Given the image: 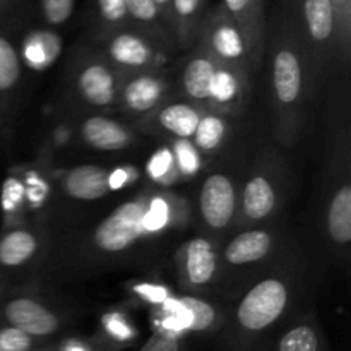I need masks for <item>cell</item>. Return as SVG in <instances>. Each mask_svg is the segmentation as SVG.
I'll use <instances>...</instances> for the list:
<instances>
[{
  "mask_svg": "<svg viewBox=\"0 0 351 351\" xmlns=\"http://www.w3.org/2000/svg\"><path fill=\"white\" fill-rule=\"evenodd\" d=\"M125 7L130 27L158 45H168L173 41L170 26L154 0H125Z\"/></svg>",
  "mask_w": 351,
  "mask_h": 351,
  "instance_id": "44dd1931",
  "label": "cell"
},
{
  "mask_svg": "<svg viewBox=\"0 0 351 351\" xmlns=\"http://www.w3.org/2000/svg\"><path fill=\"white\" fill-rule=\"evenodd\" d=\"M219 62L197 45L182 67V88L195 101H211L213 86L218 74Z\"/></svg>",
  "mask_w": 351,
  "mask_h": 351,
  "instance_id": "9a60e30c",
  "label": "cell"
},
{
  "mask_svg": "<svg viewBox=\"0 0 351 351\" xmlns=\"http://www.w3.org/2000/svg\"><path fill=\"white\" fill-rule=\"evenodd\" d=\"M177 302L187 315V332L216 335L221 329L226 314H223L218 305L194 295H185Z\"/></svg>",
  "mask_w": 351,
  "mask_h": 351,
  "instance_id": "7402d4cb",
  "label": "cell"
},
{
  "mask_svg": "<svg viewBox=\"0 0 351 351\" xmlns=\"http://www.w3.org/2000/svg\"><path fill=\"white\" fill-rule=\"evenodd\" d=\"M331 5L335 9L336 23H338L339 43H341L343 53L348 55L351 36V0H331Z\"/></svg>",
  "mask_w": 351,
  "mask_h": 351,
  "instance_id": "d6a6232c",
  "label": "cell"
},
{
  "mask_svg": "<svg viewBox=\"0 0 351 351\" xmlns=\"http://www.w3.org/2000/svg\"><path fill=\"white\" fill-rule=\"evenodd\" d=\"M293 266H278L257 278L225 317L219 351H266L281 329L295 319L304 281Z\"/></svg>",
  "mask_w": 351,
  "mask_h": 351,
  "instance_id": "6da1fadb",
  "label": "cell"
},
{
  "mask_svg": "<svg viewBox=\"0 0 351 351\" xmlns=\"http://www.w3.org/2000/svg\"><path fill=\"white\" fill-rule=\"evenodd\" d=\"M242 75L239 72L232 71V69L219 65L218 74H216L215 86H213V101L219 103V105H228L230 101L237 98L240 88H242Z\"/></svg>",
  "mask_w": 351,
  "mask_h": 351,
  "instance_id": "f1b7e54d",
  "label": "cell"
},
{
  "mask_svg": "<svg viewBox=\"0 0 351 351\" xmlns=\"http://www.w3.org/2000/svg\"><path fill=\"white\" fill-rule=\"evenodd\" d=\"M221 5L242 34L250 69H259L266 51L264 0H223Z\"/></svg>",
  "mask_w": 351,
  "mask_h": 351,
  "instance_id": "8fae6325",
  "label": "cell"
},
{
  "mask_svg": "<svg viewBox=\"0 0 351 351\" xmlns=\"http://www.w3.org/2000/svg\"><path fill=\"white\" fill-rule=\"evenodd\" d=\"M127 180H129V175H127L125 170L110 171V191H117V189L123 187Z\"/></svg>",
  "mask_w": 351,
  "mask_h": 351,
  "instance_id": "ab89813d",
  "label": "cell"
},
{
  "mask_svg": "<svg viewBox=\"0 0 351 351\" xmlns=\"http://www.w3.org/2000/svg\"><path fill=\"white\" fill-rule=\"evenodd\" d=\"M9 2H10V0H0V10H2L3 7L9 5Z\"/></svg>",
  "mask_w": 351,
  "mask_h": 351,
  "instance_id": "b9f144b4",
  "label": "cell"
},
{
  "mask_svg": "<svg viewBox=\"0 0 351 351\" xmlns=\"http://www.w3.org/2000/svg\"><path fill=\"white\" fill-rule=\"evenodd\" d=\"M58 351H98L93 348L89 343L81 341V339H69V341L62 343Z\"/></svg>",
  "mask_w": 351,
  "mask_h": 351,
  "instance_id": "f35d334b",
  "label": "cell"
},
{
  "mask_svg": "<svg viewBox=\"0 0 351 351\" xmlns=\"http://www.w3.org/2000/svg\"><path fill=\"white\" fill-rule=\"evenodd\" d=\"M239 192L235 182L228 173L213 171L199 189V218L211 233L225 232L237 218Z\"/></svg>",
  "mask_w": 351,
  "mask_h": 351,
  "instance_id": "52a82bcc",
  "label": "cell"
},
{
  "mask_svg": "<svg viewBox=\"0 0 351 351\" xmlns=\"http://www.w3.org/2000/svg\"><path fill=\"white\" fill-rule=\"evenodd\" d=\"M95 16L101 36L130 27L125 0H95Z\"/></svg>",
  "mask_w": 351,
  "mask_h": 351,
  "instance_id": "83f0119b",
  "label": "cell"
},
{
  "mask_svg": "<svg viewBox=\"0 0 351 351\" xmlns=\"http://www.w3.org/2000/svg\"><path fill=\"white\" fill-rule=\"evenodd\" d=\"M201 119L202 112L191 103H168L156 113L154 123L177 139L189 141L194 137Z\"/></svg>",
  "mask_w": 351,
  "mask_h": 351,
  "instance_id": "603a6c76",
  "label": "cell"
},
{
  "mask_svg": "<svg viewBox=\"0 0 351 351\" xmlns=\"http://www.w3.org/2000/svg\"><path fill=\"white\" fill-rule=\"evenodd\" d=\"M62 192L75 201H98L110 192V171L98 165H79L64 175Z\"/></svg>",
  "mask_w": 351,
  "mask_h": 351,
  "instance_id": "2e32d148",
  "label": "cell"
},
{
  "mask_svg": "<svg viewBox=\"0 0 351 351\" xmlns=\"http://www.w3.org/2000/svg\"><path fill=\"white\" fill-rule=\"evenodd\" d=\"M40 242L33 232L24 228L10 230L0 237V269H17L29 263Z\"/></svg>",
  "mask_w": 351,
  "mask_h": 351,
  "instance_id": "cb8c5ba5",
  "label": "cell"
},
{
  "mask_svg": "<svg viewBox=\"0 0 351 351\" xmlns=\"http://www.w3.org/2000/svg\"><path fill=\"white\" fill-rule=\"evenodd\" d=\"M106 331L112 338H115L117 341H127V339L132 336V331H130L129 326L125 322H122V319L113 315V317H106Z\"/></svg>",
  "mask_w": 351,
  "mask_h": 351,
  "instance_id": "8d00e7d4",
  "label": "cell"
},
{
  "mask_svg": "<svg viewBox=\"0 0 351 351\" xmlns=\"http://www.w3.org/2000/svg\"><path fill=\"white\" fill-rule=\"evenodd\" d=\"M206 14V0H171V33L182 48L197 43Z\"/></svg>",
  "mask_w": 351,
  "mask_h": 351,
  "instance_id": "ffe728a7",
  "label": "cell"
},
{
  "mask_svg": "<svg viewBox=\"0 0 351 351\" xmlns=\"http://www.w3.org/2000/svg\"><path fill=\"white\" fill-rule=\"evenodd\" d=\"M81 137L96 151H122L132 143V134L115 120L103 115H93L82 122Z\"/></svg>",
  "mask_w": 351,
  "mask_h": 351,
  "instance_id": "ac0fdd59",
  "label": "cell"
},
{
  "mask_svg": "<svg viewBox=\"0 0 351 351\" xmlns=\"http://www.w3.org/2000/svg\"><path fill=\"white\" fill-rule=\"evenodd\" d=\"M173 163H177L178 170L184 175H194L199 170V151L194 149V146L187 144V141H178L175 144Z\"/></svg>",
  "mask_w": 351,
  "mask_h": 351,
  "instance_id": "e575fe53",
  "label": "cell"
},
{
  "mask_svg": "<svg viewBox=\"0 0 351 351\" xmlns=\"http://www.w3.org/2000/svg\"><path fill=\"white\" fill-rule=\"evenodd\" d=\"M75 0H40V12L48 26H64L74 14Z\"/></svg>",
  "mask_w": 351,
  "mask_h": 351,
  "instance_id": "f546056e",
  "label": "cell"
},
{
  "mask_svg": "<svg viewBox=\"0 0 351 351\" xmlns=\"http://www.w3.org/2000/svg\"><path fill=\"white\" fill-rule=\"evenodd\" d=\"M290 19L307 64L311 84H317L336 55L343 53L331 0H297V16Z\"/></svg>",
  "mask_w": 351,
  "mask_h": 351,
  "instance_id": "277c9868",
  "label": "cell"
},
{
  "mask_svg": "<svg viewBox=\"0 0 351 351\" xmlns=\"http://www.w3.org/2000/svg\"><path fill=\"white\" fill-rule=\"evenodd\" d=\"M103 38H105L106 55L117 69L136 72L147 71L153 69L161 58L158 48L161 45L154 43L134 27H123Z\"/></svg>",
  "mask_w": 351,
  "mask_h": 351,
  "instance_id": "9c48e42d",
  "label": "cell"
},
{
  "mask_svg": "<svg viewBox=\"0 0 351 351\" xmlns=\"http://www.w3.org/2000/svg\"><path fill=\"white\" fill-rule=\"evenodd\" d=\"M170 209L171 206L168 204V199L165 195H153L146 215L147 228L153 233L163 232V228H167L170 223Z\"/></svg>",
  "mask_w": 351,
  "mask_h": 351,
  "instance_id": "1f68e13d",
  "label": "cell"
},
{
  "mask_svg": "<svg viewBox=\"0 0 351 351\" xmlns=\"http://www.w3.org/2000/svg\"><path fill=\"white\" fill-rule=\"evenodd\" d=\"M139 351H184V336L158 329Z\"/></svg>",
  "mask_w": 351,
  "mask_h": 351,
  "instance_id": "836d02e7",
  "label": "cell"
},
{
  "mask_svg": "<svg viewBox=\"0 0 351 351\" xmlns=\"http://www.w3.org/2000/svg\"><path fill=\"white\" fill-rule=\"evenodd\" d=\"M154 3L158 5L160 12L163 14L165 21H167L168 26H170V29H171V0H154ZM171 34H173V33H171Z\"/></svg>",
  "mask_w": 351,
  "mask_h": 351,
  "instance_id": "60d3db41",
  "label": "cell"
},
{
  "mask_svg": "<svg viewBox=\"0 0 351 351\" xmlns=\"http://www.w3.org/2000/svg\"><path fill=\"white\" fill-rule=\"evenodd\" d=\"M228 132V122L219 115H202L194 134V147L199 153H215L219 149Z\"/></svg>",
  "mask_w": 351,
  "mask_h": 351,
  "instance_id": "4316f807",
  "label": "cell"
},
{
  "mask_svg": "<svg viewBox=\"0 0 351 351\" xmlns=\"http://www.w3.org/2000/svg\"><path fill=\"white\" fill-rule=\"evenodd\" d=\"M34 341L36 339L19 329L0 324V351H33Z\"/></svg>",
  "mask_w": 351,
  "mask_h": 351,
  "instance_id": "4dcf8cb0",
  "label": "cell"
},
{
  "mask_svg": "<svg viewBox=\"0 0 351 351\" xmlns=\"http://www.w3.org/2000/svg\"><path fill=\"white\" fill-rule=\"evenodd\" d=\"M311 89L307 64L293 23L290 17H283L271 43V99L281 141L291 143L297 137Z\"/></svg>",
  "mask_w": 351,
  "mask_h": 351,
  "instance_id": "7a4b0ae2",
  "label": "cell"
},
{
  "mask_svg": "<svg viewBox=\"0 0 351 351\" xmlns=\"http://www.w3.org/2000/svg\"><path fill=\"white\" fill-rule=\"evenodd\" d=\"M173 168V154L168 151L167 147L158 151L153 158H151L149 165H147V171L153 178H163L168 171Z\"/></svg>",
  "mask_w": 351,
  "mask_h": 351,
  "instance_id": "d590c367",
  "label": "cell"
},
{
  "mask_svg": "<svg viewBox=\"0 0 351 351\" xmlns=\"http://www.w3.org/2000/svg\"><path fill=\"white\" fill-rule=\"evenodd\" d=\"M273 351H329L324 332L314 315L295 317L281 329L273 343Z\"/></svg>",
  "mask_w": 351,
  "mask_h": 351,
  "instance_id": "e0dca14e",
  "label": "cell"
},
{
  "mask_svg": "<svg viewBox=\"0 0 351 351\" xmlns=\"http://www.w3.org/2000/svg\"><path fill=\"white\" fill-rule=\"evenodd\" d=\"M0 324L12 326L31 338L40 339L55 335L60 329L62 321L41 302L29 297H16L0 307Z\"/></svg>",
  "mask_w": 351,
  "mask_h": 351,
  "instance_id": "30bf717a",
  "label": "cell"
},
{
  "mask_svg": "<svg viewBox=\"0 0 351 351\" xmlns=\"http://www.w3.org/2000/svg\"><path fill=\"white\" fill-rule=\"evenodd\" d=\"M326 235L335 249L346 250L351 242V187L348 178L335 185L324 208Z\"/></svg>",
  "mask_w": 351,
  "mask_h": 351,
  "instance_id": "5bb4252c",
  "label": "cell"
},
{
  "mask_svg": "<svg viewBox=\"0 0 351 351\" xmlns=\"http://www.w3.org/2000/svg\"><path fill=\"white\" fill-rule=\"evenodd\" d=\"M283 204V182L269 165L257 168L242 185L237 206L239 225H256L274 216Z\"/></svg>",
  "mask_w": 351,
  "mask_h": 351,
  "instance_id": "8992f818",
  "label": "cell"
},
{
  "mask_svg": "<svg viewBox=\"0 0 351 351\" xmlns=\"http://www.w3.org/2000/svg\"><path fill=\"white\" fill-rule=\"evenodd\" d=\"M23 58L5 33L0 31V95L10 93L21 81Z\"/></svg>",
  "mask_w": 351,
  "mask_h": 351,
  "instance_id": "d4e9b609",
  "label": "cell"
},
{
  "mask_svg": "<svg viewBox=\"0 0 351 351\" xmlns=\"http://www.w3.org/2000/svg\"><path fill=\"white\" fill-rule=\"evenodd\" d=\"M153 194L137 195L117 206L93 228L84 243V252L91 259H127L134 250L146 245L154 235L146 225V215Z\"/></svg>",
  "mask_w": 351,
  "mask_h": 351,
  "instance_id": "3957f363",
  "label": "cell"
},
{
  "mask_svg": "<svg viewBox=\"0 0 351 351\" xmlns=\"http://www.w3.org/2000/svg\"><path fill=\"white\" fill-rule=\"evenodd\" d=\"M178 264L184 283L192 290H201L216 280L219 269V254L211 240L197 237L185 243Z\"/></svg>",
  "mask_w": 351,
  "mask_h": 351,
  "instance_id": "4fadbf2b",
  "label": "cell"
},
{
  "mask_svg": "<svg viewBox=\"0 0 351 351\" xmlns=\"http://www.w3.org/2000/svg\"><path fill=\"white\" fill-rule=\"evenodd\" d=\"M137 293L144 295L147 300L156 302V304H165L168 300L167 298V290L160 287H151V285H143V287L136 288Z\"/></svg>",
  "mask_w": 351,
  "mask_h": 351,
  "instance_id": "74e56055",
  "label": "cell"
},
{
  "mask_svg": "<svg viewBox=\"0 0 351 351\" xmlns=\"http://www.w3.org/2000/svg\"><path fill=\"white\" fill-rule=\"evenodd\" d=\"M60 51V41L50 33L38 31L27 36L23 43V60L33 67H45Z\"/></svg>",
  "mask_w": 351,
  "mask_h": 351,
  "instance_id": "484cf974",
  "label": "cell"
},
{
  "mask_svg": "<svg viewBox=\"0 0 351 351\" xmlns=\"http://www.w3.org/2000/svg\"><path fill=\"white\" fill-rule=\"evenodd\" d=\"M280 240L271 228H249L225 243L219 254V264L233 271L263 266L267 261L278 259Z\"/></svg>",
  "mask_w": 351,
  "mask_h": 351,
  "instance_id": "ba28073f",
  "label": "cell"
},
{
  "mask_svg": "<svg viewBox=\"0 0 351 351\" xmlns=\"http://www.w3.org/2000/svg\"><path fill=\"white\" fill-rule=\"evenodd\" d=\"M199 45L219 64L239 72L240 75L247 74L250 69L242 34L223 5L206 14L199 34Z\"/></svg>",
  "mask_w": 351,
  "mask_h": 351,
  "instance_id": "5b68a950",
  "label": "cell"
},
{
  "mask_svg": "<svg viewBox=\"0 0 351 351\" xmlns=\"http://www.w3.org/2000/svg\"><path fill=\"white\" fill-rule=\"evenodd\" d=\"M165 79L160 75H154L151 72H141L139 75H134L123 84L122 103L129 112L132 113H146L156 108L165 95Z\"/></svg>",
  "mask_w": 351,
  "mask_h": 351,
  "instance_id": "d6986e66",
  "label": "cell"
},
{
  "mask_svg": "<svg viewBox=\"0 0 351 351\" xmlns=\"http://www.w3.org/2000/svg\"><path fill=\"white\" fill-rule=\"evenodd\" d=\"M117 72L99 58H89L77 71L75 88L79 96L88 105L96 108H110L115 105L119 96Z\"/></svg>",
  "mask_w": 351,
  "mask_h": 351,
  "instance_id": "7c38bea8",
  "label": "cell"
}]
</instances>
